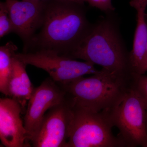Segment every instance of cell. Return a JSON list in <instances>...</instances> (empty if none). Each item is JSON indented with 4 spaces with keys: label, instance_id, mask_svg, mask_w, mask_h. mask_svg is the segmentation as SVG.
<instances>
[{
    "label": "cell",
    "instance_id": "6da1fadb",
    "mask_svg": "<svg viewBox=\"0 0 147 147\" xmlns=\"http://www.w3.org/2000/svg\"><path fill=\"white\" fill-rule=\"evenodd\" d=\"M42 26L24 53L53 52L73 59L91 29L84 4L65 0H45Z\"/></svg>",
    "mask_w": 147,
    "mask_h": 147
},
{
    "label": "cell",
    "instance_id": "7a4b0ae2",
    "mask_svg": "<svg viewBox=\"0 0 147 147\" xmlns=\"http://www.w3.org/2000/svg\"><path fill=\"white\" fill-rule=\"evenodd\" d=\"M108 16L93 24L90 32L74 55L97 65L119 78L134 85L138 78L118 26L113 16Z\"/></svg>",
    "mask_w": 147,
    "mask_h": 147
},
{
    "label": "cell",
    "instance_id": "3957f363",
    "mask_svg": "<svg viewBox=\"0 0 147 147\" xmlns=\"http://www.w3.org/2000/svg\"><path fill=\"white\" fill-rule=\"evenodd\" d=\"M72 107L99 112L115 107L134 86L102 68L88 78L84 76L58 83Z\"/></svg>",
    "mask_w": 147,
    "mask_h": 147
},
{
    "label": "cell",
    "instance_id": "277c9868",
    "mask_svg": "<svg viewBox=\"0 0 147 147\" xmlns=\"http://www.w3.org/2000/svg\"><path fill=\"white\" fill-rule=\"evenodd\" d=\"M73 116L66 147H126L112 132L109 110L96 112L72 107Z\"/></svg>",
    "mask_w": 147,
    "mask_h": 147
},
{
    "label": "cell",
    "instance_id": "5b68a950",
    "mask_svg": "<svg viewBox=\"0 0 147 147\" xmlns=\"http://www.w3.org/2000/svg\"><path fill=\"white\" fill-rule=\"evenodd\" d=\"M109 112L113 125L119 131L117 136L126 147H144L147 138L146 109L134 88Z\"/></svg>",
    "mask_w": 147,
    "mask_h": 147
},
{
    "label": "cell",
    "instance_id": "8992f818",
    "mask_svg": "<svg viewBox=\"0 0 147 147\" xmlns=\"http://www.w3.org/2000/svg\"><path fill=\"white\" fill-rule=\"evenodd\" d=\"M15 57L26 64L42 69L57 83L72 81L86 74H94L99 70L90 62H81L46 51L16 53Z\"/></svg>",
    "mask_w": 147,
    "mask_h": 147
},
{
    "label": "cell",
    "instance_id": "52a82bcc",
    "mask_svg": "<svg viewBox=\"0 0 147 147\" xmlns=\"http://www.w3.org/2000/svg\"><path fill=\"white\" fill-rule=\"evenodd\" d=\"M73 108L65 99L45 114L35 136L30 142L34 147H66L72 119Z\"/></svg>",
    "mask_w": 147,
    "mask_h": 147
},
{
    "label": "cell",
    "instance_id": "ba28073f",
    "mask_svg": "<svg viewBox=\"0 0 147 147\" xmlns=\"http://www.w3.org/2000/svg\"><path fill=\"white\" fill-rule=\"evenodd\" d=\"M64 90L50 77L34 88L28 101L24 126L30 144L35 136L47 111L65 99Z\"/></svg>",
    "mask_w": 147,
    "mask_h": 147
},
{
    "label": "cell",
    "instance_id": "9c48e42d",
    "mask_svg": "<svg viewBox=\"0 0 147 147\" xmlns=\"http://www.w3.org/2000/svg\"><path fill=\"white\" fill-rule=\"evenodd\" d=\"M13 28L26 47L42 26L45 0H5Z\"/></svg>",
    "mask_w": 147,
    "mask_h": 147
},
{
    "label": "cell",
    "instance_id": "30bf717a",
    "mask_svg": "<svg viewBox=\"0 0 147 147\" xmlns=\"http://www.w3.org/2000/svg\"><path fill=\"white\" fill-rule=\"evenodd\" d=\"M22 111L21 105L15 99H0V139L5 146H31L21 118Z\"/></svg>",
    "mask_w": 147,
    "mask_h": 147
},
{
    "label": "cell",
    "instance_id": "8fae6325",
    "mask_svg": "<svg viewBox=\"0 0 147 147\" xmlns=\"http://www.w3.org/2000/svg\"><path fill=\"white\" fill-rule=\"evenodd\" d=\"M130 4L137 12V26L132 49L130 52V60L134 73L139 76L147 43V22L145 13L147 0H131Z\"/></svg>",
    "mask_w": 147,
    "mask_h": 147
},
{
    "label": "cell",
    "instance_id": "7c38bea8",
    "mask_svg": "<svg viewBox=\"0 0 147 147\" xmlns=\"http://www.w3.org/2000/svg\"><path fill=\"white\" fill-rule=\"evenodd\" d=\"M26 65L15 55L9 85L8 96L17 100L22 108L26 106L34 89L26 71Z\"/></svg>",
    "mask_w": 147,
    "mask_h": 147
},
{
    "label": "cell",
    "instance_id": "4fadbf2b",
    "mask_svg": "<svg viewBox=\"0 0 147 147\" xmlns=\"http://www.w3.org/2000/svg\"><path fill=\"white\" fill-rule=\"evenodd\" d=\"M17 50V46L11 41L0 47V91L7 96Z\"/></svg>",
    "mask_w": 147,
    "mask_h": 147
},
{
    "label": "cell",
    "instance_id": "5bb4252c",
    "mask_svg": "<svg viewBox=\"0 0 147 147\" xmlns=\"http://www.w3.org/2000/svg\"><path fill=\"white\" fill-rule=\"evenodd\" d=\"M13 32V28L5 2L0 3V38Z\"/></svg>",
    "mask_w": 147,
    "mask_h": 147
},
{
    "label": "cell",
    "instance_id": "9a60e30c",
    "mask_svg": "<svg viewBox=\"0 0 147 147\" xmlns=\"http://www.w3.org/2000/svg\"><path fill=\"white\" fill-rule=\"evenodd\" d=\"M134 88L140 95L144 104L146 111V127L147 133V76L140 75L134 84Z\"/></svg>",
    "mask_w": 147,
    "mask_h": 147
},
{
    "label": "cell",
    "instance_id": "2e32d148",
    "mask_svg": "<svg viewBox=\"0 0 147 147\" xmlns=\"http://www.w3.org/2000/svg\"><path fill=\"white\" fill-rule=\"evenodd\" d=\"M91 6L100 9L107 13H111L115 8L112 3V0H86Z\"/></svg>",
    "mask_w": 147,
    "mask_h": 147
},
{
    "label": "cell",
    "instance_id": "e0dca14e",
    "mask_svg": "<svg viewBox=\"0 0 147 147\" xmlns=\"http://www.w3.org/2000/svg\"><path fill=\"white\" fill-rule=\"evenodd\" d=\"M147 71V53L145 55L143 63H142V67L140 70V75L144 74Z\"/></svg>",
    "mask_w": 147,
    "mask_h": 147
},
{
    "label": "cell",
    "instance_id": "ac0fdd59",
    "mask_svg": "<svg viewBox=\"0 0 147 147\" xmlns=\"http://www.w3.org/2000/svg\"><path fill=\"white\" fill-rule=\"evenodd\" d=\"M65 1H71L79 3L84 4V3L86 2V0H65Z\"/></svg>",
    "mask_w": 147,
    "mask_h": 147
},
{
    "label": "cell",
    "instance_id": "d6986e66",
    "mask_svg": "<svg viewBox=\"0 0 147 147\" xmlns=\"http://www.w3.org/2000/svg\"><path fill=\"white\" fill-rule=\"evenodd\" d=\"M147 147V138L146 139V143L144 145V147Z\"/></svg>",
    "mask_w": 147,
    "mask_h": 147
},
{
    "label": "cell",
    "instance_id": "ffe728a7",
    "mask_svg": "<svg viewBox=\"0 0 147 147\" xmlns=\"http://www.w3.org/2000/svg\"><path fill=\"white\" fill-rule=\"evenodd\" d=\"M146 53H147V43L146 44Z\"/></svg>",
    "mask_w": 147,
    "mask_h": 147
},
{
    "label": "cell",
    "instance_id": "44dd1931",
    "mask_svg": "<svg viewBox=\"0 0 147 147\" xmlns=\"http://www.w3.org/2000/svg\"><path fill=\"white\" fill-rule=\"evenodd\" d=\"M146 21H147V16H146Z\"/></svg>",
    "mask_w": 147,
    "mask_h": 147
}]
</instances>
